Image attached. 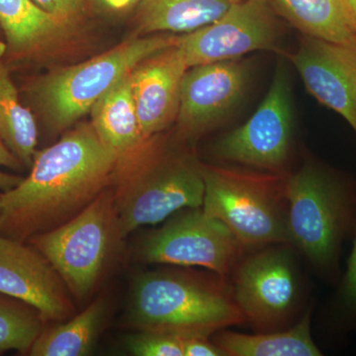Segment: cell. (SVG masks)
Listing matches in <instances>:
<instances>
[{
	"label": "cell",
	"mask_w": 356,
	"mask_h": 356,
	"mask_svg": "<svg viewBox=\"0 0 356 356\" xmlns=\"http://www.w3.org/2000/svg\"><path fill=\"white\" fill-rule=\"evenodd\" d=\"M119 158L91 124L36 152L30 175L0 194V234L25 242L76 216L111 184Z\"/></svg>",
	"instance_id": "1"
},
{
	"label": "cell",
	"mask_w": 356,
	"mask_h": 356,
	"mask_svg": "<svg viewBox=\"0 0 356 356\" xmlns=\"http://www.w3.org/2000/svg\"><path fill=\"white\" fill-rule=\"evenodd\" d=\"M225 277L175 273L137 276L131 292L128 321L137 331L177 337H210L245 322L232 285Z\"/></svg>",
	"instance_id": "2"
},
{
	"label": "cell",
	"mask_w": 356,
	"mask_h": 356,
	"mask_svg": "<svg viewBox=\"0 0 356 356\" xmlns=\"http://www.w3.org/2000/svg\"><path fill=\"white\" fill-rule=\"evenodd\" d=\"M151 138L119 158L118 184L112 189L121 238L156 225L187 208H201L204 180L201 165L191 158L165 156L151 145Z\"/></svg>",
	"instance_id": "3"
},
{
	"label": "cell",
	"mask_w": 356,
	"mask_h": 356,
	"mask_svg": "<svg viewBox=\"0 0 356 356\" xmlns=\"http://www.w3.org/2000/svg\"><path fill=\"white\" fill-rule=\"evenodd\" d=\"M285 197L290 243L323 273H336L355 224L353 193L336 175L308 161L285 179Z\"/></svg>",
	"instance_id": "4"
},
{
	"label": "cell",
	"mask_w": 356,
	"mask_h": 356,
	"mask_svg": "<svg viewBox=\"0 0 356 356\" xmlns=\"http://www.w3.org/2000/svg\"><path fill=\"white\" fill-rule=\"evenodd\" d=\"M202 209L221 221L245 248L290 243L285 179L201 165Z\"/></svg>",
	"instance_id": "5"
},
{
	"label": "cell",
	"mask_w": 356,
	"mask_h": 356,
	"mask_svg": "<svg viewBox=\"0 0 356 356\" xmlns=\"http://www.w3.org/2000/svg\"><path fill=\"white\" fill-rule=\"evenodd\" d=\"M121 238L113 191L107 187L76 216L28 242L50 262L70 295L83 300Z\"/></svg>",
	"instance_id": "6"
},
{
	"label": "cell",
	"mask_w": 356,
	"mask_h": 356,
	"mask_svg": "<svg viewBox=\"0 0 356 356\" xmlns=\"http://www.w3.org/2000/svg\"><path fill=\"white\" fill-rule=\"evenodd\" d=\"M177 42V37L165 35L125 42L99 57L46 77L35 88V95L51 127H69L140 63Z\"/></svg>",
	"instance_id": "7"
},
{
	"label": "cell",
	"mask_w": 356,
	"mask_h": 356,
	"mask_svg": "<svg viewBox=\"0 0 356 356\" xmlns=\"http://www.w3.org/2000/svg\"><path fill=\"white\" fill-rule=\"evenodd\" d=\"M242 243L221 221L201 208H187L145 238L147 264L199 266L226 277L242 259Z\"/></svg>",
	"instance_id": "8"
},
{
	"label": "cell",
	"mask_w": 356,
	"mask_h": 356,
	"mask_svg": "<svg viewBox=\"0 0 356 356\" xmlns=\"http://www.w3.org/2000/svg\"><path fill=\"white\" fill-rule=\"evenodd\" d=\"M293 133L292 90L284 65H278L266 97L241 127L221 138L213 154L228 163L278 172L286 163Z\"/></svg>",
	"instance_id": "9"
},
{
	"label": "cell",
	"mask_w": 356,
	"mask_h": 356,
	"mask_svg": "<svg viewBox=\"0 0 356 356\" xmlns=\"http://www.w3.org/2000/svg\"><path fill=\"white\" fill-rule=\"evenodd\" d=\"M277 38L275 11L268 0H245L231 4L214 22L177 37V44L189 69L274 50Z\"/></svg>",
	"instance_id": "10"
},
{
	"label": "cell",
	"mask_w": 356,
	"mask_h": 356,
	"mask_svg": "<svg viewBox=\"0 0 356 356\" xmlns=\"http://www.w3.org/2000/svg\"><path fill=\"white\" fill-rule=\"evenodd\" d=\"M232 274L236 304L245 322L257 331H275L289 317L297 298V278L285 245H269L241 259Z\"/></svg>",
	"instance_id": "11"
},
{
	"label": "cell",
	"mask_w": 356,
	"mask_h": 356,
	"mask_svg": "<svg viewBox=\"0 0 356 356\" xmlns=\"http://www.w3.org/2000/svg\"><path fill=\"white\" fill-rule=\"evenodd\" d=\"M0 294L31 306L43 322H60L74 311L70 293L39 250L0 234Z\"/></svg>",
	"instance_id": "12"
},
{
	"label": "cell",
	"mask_w": 356,
	"mask_h": 356,
	"mask_svg": "<svg viewBox=\"0 0 356 356\" xmlns=\"http://www.w3.org/2000/svg\"><path fill=\"white\" fill-rule=\"evenodd\" d=\"M248 77L247 65L236 60L189 67L180 88V135L191 139L219 124L242 97Z\"/></svg>",
	"instance_id": "13"
},
{
	"label": "cell",
	"mask_w": 356,
	"mask_h": 356,
	"mask_svg": "<svg viewBox=\"0 0 356 356\" xmlns=\"http://www.w3.org/2000/svg\"><path fill=\"white\" fill-rule=\"evenodd\" d=\"M318 102L343 117L356 133V44L305 36L288 56Z\"/></svg>",
	"instance_id": "14"
},
{
	"label": "cell",
	"mask_w": 356,
	"mask_h": 356,
	"mask_svg": "<svg viewBox=\"0 0 356 356\" xmlns=\"http://www.w3.org/2000/svg\"><path fill=\"white\" fill-rule=\"evenodd\" d=\"M187 70L184 53L175 44L131 72L134 102L145 140L163 132L177 118L180 88Z\"/></svg>",
	"instance_id": "15"
},
{
	"label": "cell",
	"mask_w": 356,
	"mask_h": 356,
	"mask_svg": "<svg viewBox=\"0 0 356 356\" xmlns=\"http://www.w3.org/2000/svg\"><path fill=\"white\" fill-rule=\"evenodd\" d=\"M67 22L33 0H0V27L7 48L17 57H31L64 34Z\"/></svg>",
	"instance_id": "16"
},
{
	"label": "cell",
	"mask_w": 356,
	"mask_h": 356,
	"mask_svg": "<svg viewBox=\"0 0 356 356\" xmlns=\"http://www.w3.org/2000/svg\"><path fill=\"white\" fill-rule=\"evenodd\" d=\"M90 113L91 125L98 137L119 156L144 142L134 102L131 72L96 102Z\"/></svg>",
	"instance_id": "17"
},
{
	"label": "cell",
	"mask_w": 356,
	"mask_h": 356,
	"mask_svg": "<svg viewBox=\"0 0 356 356\" xmlns=\"http://www.w3.org/2000/svg\"><path fill=\"white\" fill-rule=\"evenodd\" d=\"M275 13L305 36L356 44V22L344 0H268Z\"/></svg>",
	"instance_id": "18"
},
{
	"label": "cell",
	"mask_w": 356,
	"mask_h": 356,
	"mask_svg": "<svg viewBox=\"0 0 356 356\" xmlns=\"http://www.w3.org/2000/svg\"><path fill=\"white\" fill-rule=\"evenodd\" d=\"M214 343L229 356H320L311 334V312L286 331L245 334L227 331L216 332Z\"/></svg>",
	"instance_id": "19"
},
{
	"label": "cell",
	"mask_w": 356,
	"mask_h": 356,
	"mask_svg": "<svg viewBox=\"0 0 356 356\" xmlns=\"http://www.w3.org/2000/svg\"><path fill=\"white\" fill-rule=\"evenodd\" d=\"M227 0H140V31L191 33L214 22L228 10Z\"/></svg>",
	"instance_id": "20"
},
{
	"label": "cell",
	"mask_w": 356,
	"mask_h": 356,
	"mask_svg": "<svg viewBox=\"0 0 356 356\" xmlns=\"http://www.w3.org/2000/svg\"><path fill=\"white\" fill-rule=\"evenodd\" d=\"M107 305L104 299L95 300L88 308L67 322L42 330L28 355L32 356H83L95 346Z\"/></svg>",
	"instance_id": "21"
},
{
	"label": "cell",
	"mask_w": 356,
	"mask_h": 356,
	"mask_svg": "<svg viewBox=\"0 0 356 356\" xmlns=\"http://www.w3.org/2000/svg\"><path fill=\"white\" fill-rule=\"evenodd\" d=\"M0 44V138L22 165L31 168L36 154V122L32 112L20 102Z\"/></svg>",
	"instance_id": "22"
},
{
	"label": "cell",
	"mask_w": 356,
	"mask_h": 356,
	"mask_svg": "<svg viewBox=\"0 0 356 356\" xmlns=\"http://www.w3.org/2000/svg\"><path fill=\"white\" fill-rule=\"evenodd\" d=\"M43 320L38 312L19 300L0 294V353H29L42 332Z\"/></svg>",
	"instance_id": "23"
},
{
	"label": "cell",
	"mask_w": 356,
	"mask_h": 356,
	"mask_svg": "<svg viewBox=\"0 0 356 356\" xmlns=\"http://www.w3.org/2000/svg\"><path fill=\"white\" fill-rule=\"evenodd\" d=\"M128 350L137 356H184L180 337L166 332L138 331L128 337Z\"/></svg>",
	"instance_id": "24"
},
{
	"label": "cell",
	"mask_w": 356,
	"mask_h": 356,
	"mask_svg": "<svg viewBox=\"0 0 356 356\" xmlns=\"http://www.w3.org/2000/svg\"><path fill=\"white\" fill-rule=\"evenodd\" d=\"M184 356H225L221 348L209 337L193 336L179 337Z\"/></svg>",
	"instance_id": "25"
},
{
	"label": "cell",
	"mask_w": 356,
	"mask_h": 356,
	"mask_svg": "<svg viewBox=\"0 0 356 356\" xmlns=\"http://www.w3.org/2000/svg\"><path fill=\"white\" fill-rule=\"evenodd\" d=\"M43 10L56 16L58 19L69 22L81 13L84 0H33Z\"/></svg>",
	"instance_id": "26"
},
{
	"label": "cell",
	"mask_w": 356,
	"mask_h": 356,
	"mask_svg": "<svg viewBox=\"0 0 356 356\" xmlns=\"http://www.w3.org/2000/svg\"><path fill=\"white\" fill-rule=\"evenodd\" d=\"M22 165L19 159L16 158L10 149L6 147L3 140L0 138V166H7L10 168H19ZM22 177L8 175L0 170V191L6 192L17 186L20 184Z\"/></svg>",
	"instance_id": "27"
},
{
	"label": "cell",
	"mask_w": 356,
	"mask_h": 356,
	"mask_svg": "<svg viewBox=\"0 0 356 356\" xmlns=\"http://www.w3.org/2000/svg\"><path fill=\"white\" fill-rule=\"evenodd\" d=\"M341 295L348 308L356 313V232L353 250L348 262V269L343 278Z\"/></svg>",
	"instance_id": "28"
},
{
	"label": "cell",
	"mask_w": 356,
	"mask_h": 356,
	"mask_svg": "<svg viewBox=\"0 0 356 356\" xmlns=\"http://www.w3.org/2000/svg\"><path fill=\"white\" fill-rule=\"evenodd\" d=\"M102 8L110 11L127 10L131 7L139 4L140 0H95Z\"/></svg>",
	"instance_id": "29"
},
{
	"label": "cell",
	"mask_w": 356,
	"mask_h": 356,
	"mask_svg": "<svg viewBox=\"0 0 356 356\" xmlns=\"http://www.w3.org/2000/svg\"><path fill=\"white\" fill-rule=\"evenodd\" d=\"M348 10L350 11L351 15L355 18L356 22V0H344Z\"/></svg>",
	"instance_id": "30"
},
{
	"label": "cell",
	"mask_w": 356,
	"mask_h": 356,
	"mask_svg": "<svg viewBox=\"0 0 356 356\" xmlns=\"http://www.w3.org/2000/svg\"><path fill=\"white\" fill-rule=\"evenodd\" d=\"M231 4L238 3V2L245 1V0H227Z\"/></svg>",
	"instance_id": "31"
},
{
	"label": "cell",
	"mask_w": 356,
	"mask_h": 356,
	"mask_svg": "<svg viewBox=\"0 0 356 356\" xmlns=\"http://www.w3.org/2000/svg\"><path fill=\"white\" fill-rule=\"evenodd\" d=\"M0 194H1V193H0Z\"/></svg>",
	"instance_id": "32"
}]
</instances>
